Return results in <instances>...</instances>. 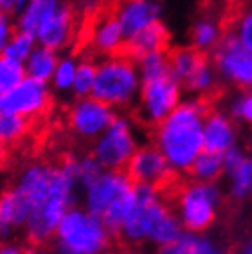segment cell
<instances>
[{
    "label": "cell",
    "instance_id": "obj_1",
    "mask_svg": "<svg viewBox=\"0 0 252 254\" xmlns=\"http://www.w3.org/2000/svg\"><path fill=\"white\" fill-rule=\"evenodd\" d=\"M16 188L29 204V218L24 227L27 242L36 247L54 238L60 222L78 200V182L60 164L29 162L20 171Z\"/></svg>",
    "mask_w": 252,
    "mask_h": 254
},
{
    "label": "cell",
    "instance_id": "obj_2",
    "mask_svg": "<svg viewBox=\"0 0 252 254\" xmlns=\"http://www.w3.org/2000/svg\"><path fill=\"white\" fill-rule=\"evenodd\" d=\"M204 119L198 103H182L153 128V144L177 171H188L204 152Z\"/></svg>",
    "mask_w": 252,
    "mask_h": 254
},
{
    "label": "cell",
    "instance_id": "obj_3",
    "mask_svg": "<svg viewBox=\"0 0 252 254\" xmlns=\"http://www.w3.org/2000/svg\"><path fill=\"white\" fill-rule=\"evenodd\" d=\"M182 235L173 207L162 200L153 186L135 184V204L123 224L119 236L126 244H141L150 240L157 245H166Z\"/></svg>",
    "mask_w": 252,
    "mask_h": 254
},
{
    "label": "cell",
    "instance_id": "obj_4",
    "mask_svg": "<svg viewBox=\"0 0 252 254\" xmlns=\"http://www.w3.org/2000/svg\"><path fill=\"white\" fill-rule=\"evenodd\" d=\"M112 235L103 218L83 205H72L60 222L53 244L58 254H105Z\"/></svg>",
    "mask_w": 252,
    "mask_h": 254
},
{
    "label": "cell",
    "instance_id": "obj_5",
    "mask_svg": "<svg viewBox=\"0 0 252 254\" xmlns=\"http://www.w3.org/2000/svg\"><path fill=\"white\" fill-rule=\"evenodd\" d=\"M141 70L135 60L123 54L97 62V78L92 96L112 108H128L141 92Z\"/></svg>",
    "mask_w": 252,
    "mask_h": 254
},
{
    "label": "cell",
    "instance_id": "obj_6",
    "mask_svg": "<svg viewBox=\"0 0 252 254\" xmlns=\"http://www.w3.org/2000/svg\"><path fill=\"white\" fill-rule=\"evenodd\" d=\"M137 148L139 142L131 119L126 116H116L110 127L92 142L90 153L96 157L103 170L125 171Z\"/></svg>",
    "mask_w": 252,
    "mask_h": 254
},
{
    "label": "cell",
    "instance_id": "obj_7",
    "mask_svg": "<svg viewBox=\"0 0 252 254\" xmlns=\"http://www.w3.org/2000/svg\"><path fill=\"white\" fill-rule=\"evenodd\" d=\"M171 202L179 209L182 224L191 231H202L213 224L218 191L209 182L182 181Z\"/></svg>",
    "mask_w": 252,
    "mask_h": 254
},
{
    "label": "cell",
    "instance_id": "obj_8",
    "mask_svg": "<svg viewBox=\"0 0 252 254\" xmlns=\"http://www.w3.org/2000/svg\"><path fill=\"white\" fill-rule=\"evenodd\" d=\"M141 92L137 99L139 116L146 125L155 128L179 107L180 83L175 79L171 70L159 76L141 78Z\"/></svg>",
    "mask_w": 252,
    "mask_h": 254
},
{
    "label": "cell",
    "instance_id": "obj_9",
    "mask_svg": "<svg viewBox=\"0 0 252 254\" xmlns=\"http://www.w3.org/2000/svg\"><path fill=\"white\" fill-rule=\"evenodd\" d=\"M125 171L133 184L153 186L160 195H168L182 179L155 144L137 148Z\"/></svg>",
    "mask_w": 252,
    "mask_h": 254
},
{
    "label": "cell",
    "instance_id": "obj_10",
    "mask_svg": "<svg viewBox=\"0 0 252 254\" xmlns=\"http://www.w3.org/2000/svg\"><path fill=\"white\" fill-rule=\"evenodd\" d=\"M116 108L99 101L94 96L76 98L67 112L68 130L79 141L94 142L116 119Z\"/></svg>",
    "mask_w": 252,
    "mask_h": 254
},
{
    "label": "cell",
    "instance_id": "obj_11",
    "mask_svg": "<svg viewBox=\"0 0 252 254\" xmlns=\"http://www.w3.org/2000/svg\"><path fill=\"white\" fill-rule=\"evenodd\" d=\"M53 105L51 83L25 78L13 90L0 96V112L15 114L25 119H38L49 112Z\"/></svg>",
    "mask_w": 252,
    "mask_h": 254
},
{
    "label": "cell",
    "instance_id": "obj_12",
    "mask_svg": "<svg viewBox=\"0 0 252 254\" xmlns=\"http://www.w3.org/2000/svg\"><path fill=\"white\" fill-rule=\"evenodd\" d=\"M133 190L135 184L126 175V171L103 170L101 175L81 190L83 207L103 218L112 205L117 204L126 195H130Z\"/></svg>",
    "mask_w": 252,
    "mask_h": 254
},
{
    "label": "cell",
    "instance_id": "obj_13",
    "mask_svg": "<svg viewBox=\"0 0 252 254\" xmlns=\"http://www.w3.org/2000/svg\"><path fill=\"white\" fill-rule=\"evenodd\" d=\"M213 60L227 79L242 88H252V53L234 34L220 36Z\"/></svg>",
    "mask_w": 252,
    "mask_h": 254
},
{
    "label": "cell",
    "instance_id": "obj_14",
    "mask_svg": "<svg viewBox=\"0 0 252 254\" xmlns=\"http://www.w3.org/2000/svg\"><path fill=\"white\" fill-rule=\"evenodd\" d=\"M87 45L94 54L103 58L125 53L126 36L112 7L90 16L87 25Z\"/></svg>",
    "mask_w": 252,
    "mask_h": 254
},
{
    "label": "cell",
    "instance_id": "obj_15",
    "mask_svg": "<svg viewBox=\"0 0 252 254\" xmlns=\"http://www.w3.org/2000/svg\"><path fill=\"white\" fill-rule=\"evenodd\" d=\"M79 34V22L78 11L72 2H65L51 18L45 22L40 31L36 33L38 45H44L49 49L63 53L68 47H72L78 40Z\"/></svg>",
    "mask_w": 252,
    "mask_h": 254
},
{
    "label": "cell",
    "instance_id": "obj_16",
    "mask_svg": "<svg viewBox=\"0 0 252 254\" xmlns=\"http://www.w3.org/2000/svg\"><path fill=\"white\" fill-rule=\"evenodd\" d=\"M112 9L126 40L160 18V4L157 0H116Z\"/></svg>",
    "mask_w": 252,
    "mask_h": 254
},
{
    "label": "cell",
    "instance_id": "obj_17",
    "mask_svg": "<svg viewBox=\"0 0 252 254\" xmlns=\"http://www.w3.org/2000/svg\"><path fill=\"white\" fill-rule=\"evenodd\" d=\"M29 218V204L16 186L0 191V242L24 231Z\"/></svg>",
    "mask_w": 252,
    "mask_h": 254
},
{
    "label": "cell",
    "instance_id": "obj_18",
    "mask_svg": "<svg viewBox=\"0 0 252 254\" xmlns=\"http://www.w3.org/2000/svg\"><path fill=\"white\" fill-rule=\"evenodd\" d=\"M170 42L171 34L168 31V27L160 20H157L151 25L139 31L137 34H133L131 38L126 40L125 54L133 58L135 62H139L148 54L168 53L170 51Z\"/></svg>",
    "mask_w": 252,
    "mask_h": 254
},
{
    "label": "cell",
    "instance_id": "obj_19",
    "mask_svg": "<svg viewBox=\"0 0 252 254\" xmlns=\"http://www.w3.org/2000/svg\"><path fill=\"white\" fill-rule=\"evenodd\" d=\"M168 60L175 79L180 85H186L194 74L209 65V56L198 47H177L168 51Z\"/></svg>",
    "mask_w": 252,
    "mask_h": 254
},
{
    "label": "cell",
    "instance_id": "obj_20",
    "mask_svg": "<svg viewBox=\"0 0 252 254\" xmlns=\"http://www.w3.org/2000/svg\"><path fill=\"white\" fill-rule=\"evenodd\" d=\"M67 0H29V4L15 15V25L18 31L33 34L36 38V33L40 27L47 22L56 11L65 4Z\"/></svg>",
    "mask_w": 252,
    "mask_h": 254
},
{
    "label": "cell",
    "instance_id": "obj_21",
    "mask_svg": "<svg viewBox=\"0 0 252 254\" xmlns=\"http://www.w3.org/2000/svg\"><path fill=\"white\" fill-rule=\"evenodd\" d=\"M234 132L227 118L218 110H213L204 119V150L214 153H225L233 148Z\"/></svg>",
    "mask_w": 252,
    "mask_h": 254
},
{
    "label": "cell",
    "instance_id": "obj_22",
    "mask_svg": "<svg viewBox=\"0 0 252 254\" xmlns=\"http://www.w3.org/2000/svg\"><path fill=\"white\" fill-rule=\"evenodd\" d=\"M60 166L65 173L72 177L74 181L78 182V186L85 188L88 186L94 179L101 175L103 166L96 161V157L92 153H83V155H65L60 162Z\"/></svg>",
    "mask_w": 252,
    "mask_h": 254
},
{
    "label": "cell",
    "instance_id": "obj_23",
    "mask_svg": "<svg viewBox=\"0 0 252 254\" xmlns=\"http://www.w3.org/2000/svg\"><path fill=\"white\" fill-rule=\"evenodd\" d=\"M58 60L60 53L49 49V47H44V45H36V49L33 51V54L24 64L27 78L51 83L53 74L56 70V65H58Z\"/></svg>",
    "mask_w": 252,
    "mask_h": 254
},
{
    "label": "cell",
    "instance_id": "obj_24",
    "mask_svg": "<svg viewBox=\"0 0 252 254\" xmlns=\"http://www.w3.org/2000/svg\"><path fill=\"white\" fill-rule=\"evenodd\" d=\"M79 60L74 54H60L58 65L51 79V88L58 94H72L76 70H78Z\"/></svg>",
    "mask_w": 252,
    "mask_h": 254
},
{
    "label": "cell",
    "instance_id": "obj_25",
    "mask_svg": "<svg viewBox=\"0 0 252 254\" xmlns=\"http://www.w3.org/2000/svg\"><path fill=\"white\" fill-rule=\"evenodd\" d=\"M225 168V155L223 153H214V152H204L200 153L194 162L189 168V175L194 179H200L202 182H211L222 173Z\"/></svg>",
    "mask_w": 252,
    "mask_h": 254
},
{
    "label": "cell",
    "instance_id": "obj_26",
    "mask_svg": "<svg viewBox=\"0 0 252 254\" xmlns=\"http://www.w3.org/2000/svg\"><path fill=\"white\" fill-rule=\"evenodd\" d=\"M31 130V119H25L15 114L0 112V141L4 146L16 144L27 137Z\"/></svg>",
    "mask_w": 252,
    "mask_h": 254
},
{
    "label": "cell",
    "instance_id": "obj_27",
    "mask_svg": "<svg viewBox=\"0 0 252 254\" xmlns=\"http://www.w3.org/2000/svg\"><path fill=\"white\" fill-rule=\"evenodd\" d=\"M159 254H216L207 240L191 235H180L177 240L160 245Z\"/></svg>",
    "mask_w": 252,
    "mask_h": 254
},
{
    "label": "cell",
    "instance_id": "obj_28",
    "mask_svg": "<svg viewBox=\"0 0 252 254\" xmlns=\"http://www.w3.org/2000/svg\"><path fill=\"white\" fill-rule=\"evenodd\" d=\"M97 78V62L92 58L79 60L78 70H76V79H74L72 96L74 98H88L94 92V85Z\"/></svg>",
    "mask_w": 252,
    "mask_h": 254
},
{
    "label": "cell",
    "instance_id": "obj_29",
    "mask_svg": "<svg viewBox=\"0 0 252 254\" xmlns=\"http://www.w3.org/2000/svg\"><path fill=\"white\" fill-rule=\"evenodd\" d=\"M25 78H27V72L24 64L15 62L7 56H0V96L13 90Z\"/></svg>",
    "mask_w": 252,
    "mask_h": 254
},
{
    "label": "cell",
    "instance_id": "obj_30",
    "mask_svg": "<svg viewBox=\"0 0 252 254\" xmlns=\"http://www.w3.org/2000/svg\"><path fill=\"white\" fill-rule=\"evenodd\" d=\"M36 45H38V42L33 34L16 29L15 34L11 36L7 47H5L4 56L15 60V62H20V64H25L27 58L33 54V51L36 49Z\"/></svg>",
    "mask_w": 252,
    "mask_h": 254
},
{
    "label": "cell",
    "instance_id": "obj_31",
    "mask_svg": "<svg viewBox=\"0 0 252 254\" xmlns=\"http://www.w3.org/2000/svg\"><path fill=\"white\" fill-rule=\"evenodd\" d=\"M233 175V196L243 198L252 190V159L243 157L242 161L227 170Z\"/></svg>",
    "mask_w": 252,
    "mask_h": 254
},
{
    "label": "cell",
    "instance_id": "obj_32",
    "mask_svg": "<svg viewBox=\"0 0 252 254\" xmlns=\"http://www.w3.org/2000/svg\"><path fill=\"white\" fill-rule=\"evenodd\" d=\"M220 36V27L209 22V20H202L193 27V44L198 49H207L216 42V38Z\"/></svg>",
    "mask_w": 252,
    "mask_h": 254
},
{
    "label": "cell",
    "instance_id": "obj_33",
    "mask_svg": "<svg viewBox=\"0 0 252 254\" xmlns=\"http://www.w3.org/2000/svg\"><path fill=\"white\" fill-rule=\"evenodd\" d=\"M15 31H16V25L11 20L9 15H4L0 18V56H4L5 47L9 44L11 36L15 34Z\"/></svg>",
    "mask_w": 252,
    "mask_h": 254
},
{
    "label": "cell",
    "instance_id": "obj_34",
    "mask_svg": "<svg viewBox=\"0 0 252 254\" xmlns=\"http://www.w3.org/2000/svg\"><path fill=\"white\" fill-rule=\"evenodd\" d=\"M234 116L247 123L252 128V94H245L234 105Z\"/></svg>",
    "mask_w": 252,
    "mask_h": 254
},
{
    "label": "cell",
    "instance_id": "obj_35",
    "mask_svg": "<svg viewBox=\"0 0 252 254\" xmlns=\"http://www.w3.org/2000/svg\"><path fill=\"white\" fill-rule=\"evenodd\" d=\"M74 7L79 15L94 16L97 11L103 9V2L101 0H74Z\"/></svg>",
    "mask_w": 252,
    "mask_h": 254
},
{
    "label": "cell",
    "instance_id": "obj_36",
    "mask_svg": "<svg viewBox=\"0 0 252 254\" xmlns=\"http://www.w3.org/2000/svg\"><path fill=\"white\" fill-rule=\"evenodd\" d=\"M0 254H29L20 244L15 242H0Z\"/></svg>",
    "mask_w": 252,
    "mask_h": 254
},
{
    "label": "cell",
    "instance_id": "obj_37",
    "mask_svg": "<svg viewBox=\"0 0 252 254\" xmlns=\"http://www.w3.org/2000/svg\"><path fill=\"white\" fill-rule=\"evenodd\" d=\"M0 5L5 15H16L20 9V0H0Z\"/></svg>",
    "mask_w": 252,
    "mask_h": 254
},
{
    "label": "cell",
    "instance_id": "obj_38",
    "mask_svg": "<svg viewBox=\"0 0 252 254\" xmlns=\"http://www.w3.org/2000/svg\"><path fill=\"white\" fill-rule=\"evenodd\" d=\"M29 254H58V253L51 249H45V247H36V249L29 251Z\"/></svg>",
    "mask_w": 252,
    "mask_h": 254
},
{
    "label": "cell",
    "instance_id": "obj_39",
    "mask_svg": "<svg viewBox=\"0 0 252 254\" xmlns=\"http://www.w3.org/2000/svg\"><path fill=\"white\" fill-rule=\"evenodd\" d=\"M243 254H252V242H249V244L243 247Z\"/></svg>",
    "mask_w": 252,
    "mask_h": 254
},
{
    "label": "cell",
    "instance_id": "obj_40",
    "mask_svg": "<svg viewBox=\"0 0 252 254\" xmlns=\"http://www.w3.org/2000/svg\"><path fill=\"white\" fill-rule=\"evenodd\" d=\"M4 142H2V141H0V161H2V157H4Z\"/></svg>",
    "mask_w": 252,
    "mask_h": 254
},
{
    "label": "cell",
    "instance_id": "obj_41",
    "mask_svg": "<svg viewBox=\"0 0 252 254\" xmlns=\"http://www.w3.org/2000/svg\"><path fill=\"white\" fill-rule=\"evenodd\" d=\"M4 15H5V13H4V9H2V5H0V18H2Z\"/></svg>",
    "mask_w": 252,
    "mask_h": 254
}]
</instances>
